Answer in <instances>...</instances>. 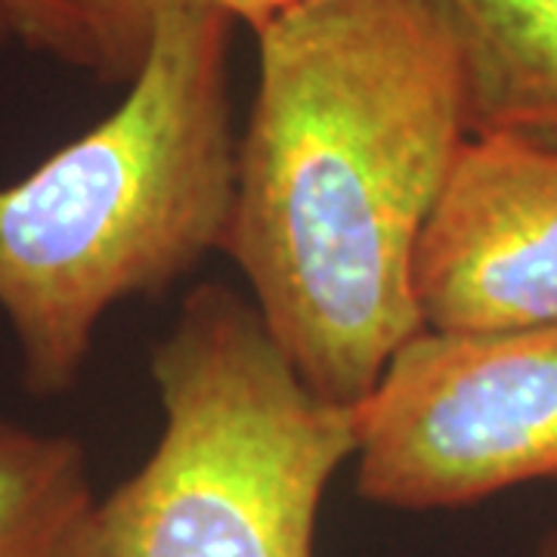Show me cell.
I'll use <instances>...</instances> for the list:
<instances>
[{
	"mask_svg": "<svg viewBox=\"0 0 557 557\" xmlns=\"http://www.w3.org/2000/svg\"><path fill=\"white\" fill-rule=\"evenodd\" d=\"M223 251L319 397L359 406L424 332L421 233L471 139L434 0H298L260 28Z\"/></svg>",
	"mask_w": 557,
	"mask_h": 557,
	"instance_id": "cell-1",
	"label": "cell"
},
{
	"mask_svg": "<svg viewBox=\"0 0 557 557\" xmlns=\"http://www.w3.org/2000/svg\"><path fill=\"white\" fill-rule=\"evenodd\" d=\"M233 32L220 13L164 16L124 100L0 186V313L35 397L78 381L115 304L156 298L223 251L239 159Z\"/></svg>",
	"mask_w": 557,
	"mask_h": 557,
	"instance_id": "cell-2",
	"label": "cell"
},
{
	"mask_svg": "<svg viewBox=\"0 0 557 557\" xmlns=\"http://www.w3.org/2000/svg\"><path fill=\"white\" fill-rule=\"evenodd\" d=\"M164 424L100 508V557H317L357 406L319 397L255 300L205 282L152 350Z\"/></svg>",
	"mask_w": 557,
	"mask_h": 557,
	"instance_id": "cell-3",
	"label": "cell"
},
{
	"mask_svg": "<svg viewBox=\"0 0 557 557\" xmlns=\"http://www.w3.org/2000/svg\"><path fill=\"white\" fill-rule=\"evenodd\" d=\"M357 493L397 511L465 508L557 480V322L418 332L357 406Z\"/></svg>",
	"mask_w": 557,
	"mask_h": 557,
	"instance_id": "cell-4",
	"label": "cell"
},
{
	"mask_svg": "<svg viewBox=\"0 0 557 557\" xmlns=\"http://www.w3.org/2000/svg\"><path fill=\"white\" fill-rule=\"evenodd\" d=\"M421 325L493 335L557 322V143L471 134L421 233Z\"/></svg>",
	"mask_w": 557,
	"mask_h": 557,
	"instance_id": "cell-5",
	"label": "cell"
},
{
	"mask_svg": "<svg viewBox=\"0 0 557 557\" xmlns=\"http://www.w3.org/2000/svg\"><path fill=\"white\" fill-rule=\"evenodd\" d=\"M456 35L474 134L557 143V0H434Z\"/></svg>",
	"mask_w": 557,
	"mask_h": 557,
	"instance_id": "cell-6",
	"label": "cell"
},
{
	"mask_svg": "<svg viewBox=\"0 0 557 557\" xmlns=\"http://www.w3.org/2000/svg\"><path fill=\"white\" fill-rule=\"evenodd\" d=\"M100 508L78 440L0 416V557H100Z\"/></svg>",
	"mask_w": 557,
	"mask_h": 557,
	"instance_id": "cell-7",
	"label": "cell"
},
{
	"mask_svg": "<svg viewBox=\"0 0 557 557\" xmlns=\"http://www.w3.org/2000/svg\"><path fill=\"white\" fill-rule=\"evenodd\" d=\"M298 0H81L84 72L106 84H127L149 53L159 22L171 13H220L251 32Z\"/></svg>",
	"mask_w": 557,
	"mask_h": 557,
	"instance_id": "cell-8",
	"label": "cell"
},
{
	"mask_svg": "<svg viewBox=\"0 0 557 557\" xmlns=\"http://www.w3.org/2000/svg\"><path fill=\"white\" fill-rule=\"evenodd\" d=\"M13 38L25 47L84 69L81 0H7Z\"/></svg>",
	"mask_w": 557,
	"mask_h": 557,
	"instance_id": "cell-9",
	"label": "cell"
},
{
	"mask_svg": "<svg viewBox=\"0 0 557 557\" xmlns=\"http://www.w3.org/2000/svg\"><path fill=\"white\" fill-rule=\"evenodd\" d=\"M13 38V25H10V10H7V0H0V47Z\"/></svg>",
	"mask_w": 557,
	"mask_h": 557,
	"instance_id": "cell-10",
	"label": "cell"
},
{
	"mask_svg": "<svg viewBox=\"0 0 557 557\" xmlns=\"http://www.w3.org/2000/svg\"><path fill=\"white\" fill-rule=\"evenodd\" d=\"M539 557H557V530L542 539V545H539Z\"/></svg>",
	"mask_w": 557,
	"mask_h": 557,
	"instance_id": "cell-11",
	"label": "cell"
}]
</instances>
